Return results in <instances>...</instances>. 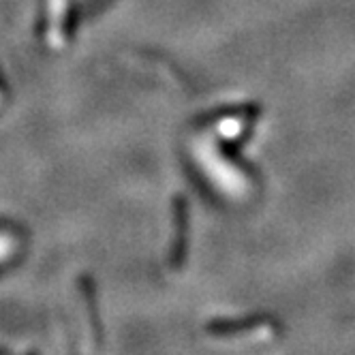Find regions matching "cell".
Returning <instances> with one entry per match:
<instances>
[{
	"instance_id": "6da1fadb",
	"label": "cell",
	"mask_w": 355,
	"mask_h": 355,
	"mask_svg": "<svg viewBox=\"0 0 355 355\" xmlns=\"http://www.w3.org/2000/svg\"><path fill=\"white\" fill-rule=\"evenodd\" d=\"M175 236H178V240H175V248H173V252H175V257H173V261H180L182 259V252H184V220H187V216H184V204L182 201H178L175 204Z\"/></svg>"
}]
</instances>
